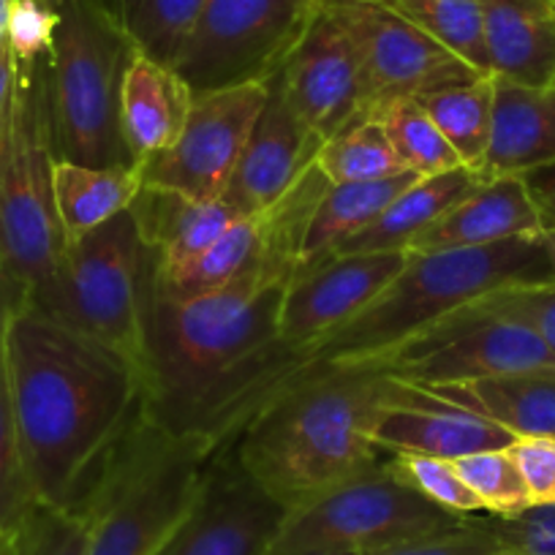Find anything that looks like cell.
I'll use <instances>...</instances> for the list:
<instances>
[{"instance_id":"1","label":"cell","mask_w":555,"mask_h":555,"mask_svg":"<svg viewBox=\"0 0 555 555\" xmlns=\"http://www.w3.org/2000/svg\"><path fill=\"white\" fill-rule=\"evenodd\" d=\"M3 367L36 501L74 509L145 416V382L117 351L30 302L9 319Z\"/></svg>"},{"instance_id":"2","label":"cell","mask_w":555,"mask_h":555,"mask_svg":"<svg viewBox=\"0 0 555 555\" xmlns=\"http://www.w3.org/2000/svg\"><path fill=\"white\" fill-rule=\"evenodd\" d=\"M555 281L547 248L539 237H517L482 248H447L409 254L392 284L357 317L322 338L284 351L275 344L254 365L216 428L221 450L229 436L284 384L324 367H365L420 330L450 317L461 306L515 284Z\"/></svg>"},{"instance_id":"3","label":"cell","mask_w":555,"mask_h":555,"mask_svg":"<svg viewBox=\"0 0 555 555\" xmlns=\"http://www.w3.org/2000/svg\"><path fill=\"white\" fill-rule=\"evenodd\" d=\"M286 286L237 281L199 297H169L153 281L145 317V411L153 423L207 441L250 367L278 340Z\"/></svg>"},{"instance_id":"4","label":"cell","mask_w":555,"mask_h":555,"mask_svg":"<svg viewBox=\"0 0 555 555\" xmlns=\"http://www.w3.org/2000/svg\"><path fill=\"white\" fill-rule=\"evenodd\" d=\"M392 387L376 367L306 373L264 400L221 450L289 512L387 463L371 441V420Z\"/></svg>"},{"instance_id":"5","label":"cell","mask_w":555,"mask_h":555,"mask_svg":"<svg viewBox=\"0 0 555 555\" xmlns=\"http://www.w3.org/2000/svg\"><path fill=\"white\" fill-rule=\"evenodd\" d=\"M212 444L147 416L120 441L74 509L90 517L88 555H158L194 504Z\"/></svg>"},{"instance_id":"6","label":"cell","mask_w":555,"mask_h":555,"mask_svg":"<svg viewBox=\"0 0 555 555\" xmlns=\"http://www.w3.org/2000/svg\"><path fill=\"white\" fill-rule=\"evenodd\" d=\"M137 44L104 0L61 9L47 55V112L55 158L85 167H137L122 142L120 88Z\"/></svg>"},{"instance_id":"7","label":"cell","mask_w":555,"mask_h":555,"mask_svg":"<svg viewBox=\"0 0 555 555\" xmlns=\"http://www.w3.org/2000/svg\"><path fill=\"white\" fill-rule=\"evenodd\" d=\"M47 57L17 66L12 109L0 128V267L41 300L61 267L66 237L52 189L50 112H47Z\"/></svg>"},{"instance_id":"8","label":"cell","mask_w":555,"mask_h":555,"mask_svg":"<svg viewBox=\"0 0 555 555\" xmlns=\"http://www.w3.org/2000/svg\"><path fill=\"white\" fill-rule=\"evenodd\" d=\"M153 270L156 259L131 210H126L66 243L55 281L30 306L117 351L145 382V317Z\"/></svg>"},{"instance_id":"9","label":"cell","mask_w":555,"mask_h":555,"mask_svg":"<svg viewBox=\"0 0 555 555\" xmlns=\"http://www.w3.org/2000/svg\"><path fill=\"white\" fill-rule=\"evenodd\" d=\"M463 520L416 493L384 463L286 512L267 555L371 553Z\"/></svg>"},{"instance_id":"10","label":"cell","mask_w":555,"mask_h":555,"mask_svg":"<svg viewBox=\"0 0 555 555\" xmlns=\"http://www.w3.org/2000/svg\"><path fill=\"white\" fill-rule=\"evenodd\" d=\"M327 0H205L175 61L194 93L270 82Z\"/></svg>"},{"instance_id":"11","label":"cell","mask_w":555,"mask_h":555,"mask_svg":"<svg viewBox=\"0 0 555 555\" xmlns=\"http://www.w3.org/2000/svg\"><path fill=\"white\" fill-rule=\"evenodd\" d=\"M327 189L330 180L317 164L275 205L237 218L205 254L178 272L158 275L153 270L156 289L169 297H199L237 281L292 284L313 210Z\"/></svg>"},{"instance_id":"12","label":"cell","mask_w":555,"mask_h":555,"mask_svg":"<svg viewBox=\"0 0 555 555\" xmlns=\"http://www.w3.org/2000/svg\"><path fill=\"white\" fill-rule=\"evenodd\" d=\"M544 365H555V357L526 324L474 300L365 367L414 387H447Z\"/></svg>"},{"instance_id":"13","label":"cell","mask_w":555,"mask_h":555,"mask_svg":"<svg viewBox=\"0 0 555 555\" xmlns=\"http://www.w3.org/2000/svg\"><path fill=\"white\" fill-rule=\"evenodd\" d=\"M324 9L349 36L360 61L362 117L392 101L425 99L479 77H493L468 66L382 0H327Z\"/></svg>"},{"instance_id":"14","label":"cell","mask_w":555,"mask_h":555,"mask_svg":"<svg viewBox=\"0 0 555 555\" xmlns=\"http://www.w3.org/2000/svg\"><path fill=\"white\" fill-rule=\"evenodd\" d=\"M270 85L245 82L194 93L183 133L169 151L142 167L145 183L191 199H223L250 131L267 104Z\"/></svg>"},{"instance_id":"15","label":"cell","mask_w":555,"mask_h":555,"mask_svg":"<svg viewBox=\"0 0 555 555\" xmlns=\"http://www.w3.org/2000/svg\"><path fill=\"white\" fill-rule=\"evenodd\" d=\"M286 506L216 450L194 504L158 555H267Z\"/></svg>"},{"instance_id":"16","label":"cell","mask_w":555,"mask_h":555,"mask_svg":"<svg viewBox=\"0 0 555 555\" xmlns=\"http://www.w3.org/2000/svg\"><path fill=\"white\" fill-rule=\"evenodd\" d=\"M405 261L409 250L340 254L295 275L278 319V346L300 349L349 322L392 284Z\"/></svg>"},{"instance_id":"17","label":"cell","mask_w":555,"mask_h":555,"mask_svg":"<svg viewBox=\"0 0 555 555\" xmlns=\"http://www.w3.org/2000/svg\"><path fill=\"white\" fill-rule=\"evenodd\" d=\"M327 7V3H324ZM297 115L327 142L362 117L360 61L349 36L322 9L275 74Z\"/></svg>"},{"instance_id":"18","label":"cell","mask_w":555,"mask_h":555,"mask_svg":"<svg viewBox=\"0 0 555 555\" xmlns=\"http://www.w3.org/2000/svg\"><path fill=\"white\" fill-rule=\"evenodd\" d=\"M371 441L387 455L411 452L457 461L474 452L512 447L515 436L474 411L395 378L392 392L371 420Z\"/></svg>"},{"instance_id":"19","label":"cell","mask_w":555,"mask_h":555,"mask_svg":"<svg viewBox=\"0 0 555 555\" xmlns=\"http://www.w3.org/2000/svg\"><path fill=\"white\" fill-rule=\"evenodd\" d=\"M267 85V104L223 194L240 216L275 205L308 169L317 167L324 147V139L297 115L278 79L272 77Z\"/></svg>"},{"instance_id":"20","label":"cell","mask_w":555,"mask_h":555,"mask_svg":"<svg viewBox=\"0 0 555 555\" xmlns=\"http://www.w3.org/2000/svg\"><path fill=\"white\" fill-rule=\"evenodd\" d=\"M544 234V218L526 178L485 180L477 191L457 202L447 216L430 229H425L411 243L409 254L447 248H482V245L506 243L517 237H539Z\"/></svg>"},{"instance_id":"21","label":"cell","mask_w":555,"mask_h":555,"mask_svg":"<svg viewBox=\"0 0 555 555\" xmlns=\"http://www.w3.org/2000/svg\"><path fill=\"white\" fill-rule=\"evenodd\" d=\"M194 104V90L169 63L133 50L122 74L120 128L122 142L137 167L162 156L183 133Z\"/></svg>"},{"instance_id":"22","label":"cell","mask_w":555,"mask_h":555,"mask_svg":"<svg viewBox=\"0 0 555 555\" xmlns=\"http://www.w3.org/2000/svg\"><path fill=\"white\" fill-rule=\"evenodd\" d=\"M139 234L156 259L158 275H169L205 254L240 216L227 199H191L178 191L145 183L131 205Z\"/></svg>"},{"instance_id":"23","label":"cell","mask_w":555,"mask_h":555,"mask_svg":"<svg viewBox=\"0 0 555 555\" xmlns=\"http://www.w3.org/2000/svg\"><path fill=\"white\" fill-rule=\"evenodd\" d=\"M495 79V77H493ZM555 164V82L517 85L495 79L493 131L482 178L539 172Z\"/></svg>"},{"instance_id":"24","label":"cell","mask_w":555,"mask_h":555,"mask_svg":"<svg viewBox=\"0 0 555 555\" xmlns=\"http://www.w3.org/2000/svg\"><path fill=\"white\" fill-rule=\"evenodd\" d=\"M488 66L517 85L555 82V0H479Z\"/></svg>"},{"instance_id":"25","label":"cell","mask_w":555,"mask_h":555,"mask_svg":"<svg viewBox=\"0 0 555 555\" xmlns=\"http://www.w3.org/2000/svg\"><path fill=\"white\" fill-rule=\"evenodd\" d=\"M420 389L485 416L515 439L555 436V365Z\"/></svg>"},{"instance_id":"26","label":"cell","mask_w":555,"mask_h":555,"mask_svg":"<svg viewBox=\"0 0 555 555\" xmlns=\"http://www.w3.org/2000/svg\"><path fill=\"white\" fill-rule=\"evenodd\" d=\"M485 183L482 175L461 167L452 172L420 178L411 183L371 227L357 232L340 245V254H371V250H409L425 229L434 227L441 216Z\"/></svg>"},{"instance_id":"27","label":"cell","mask_w":555,"mask_h":555,"mask_svg":"<svg viewBox=\"0 0 555 555\" xmlns=\"http://www.w3.org/2000/svg\"><path fill=\"white\" fill-rule=\"evenodd\" d=\"M142 185V167H85L55 158L52 189L66 243H74L101 223L131 210Z\"/></svg>"},{"instance_id":"28","label":"cell","mask_w":555,"mask_h":555,"mask_svg":"<svg viewBox=\"0 0 555 555\" xmlns=\"http://www.w3.org/2000/svg\"><path fill=\"white\" fill-rule=\"evenodd\" d=\"M416 180H420V175L403 172L387 180H373V183L330 185L327 194L322 196V202L313 210L311 227H308L306 243H302V259L297 275L333 259L346 240L371 227Z\"/></svg>"},{"instance_id":"29","label":"cell","mask_w":555,"mask_h":555,"mask_svg":"<svg viewBox=\"0 0 555 555\" xmlns=\"http://www.w3.org/2000/svg\"><path fill=\"white\" fill-rule=\"evenodd\" d=\"M493 99L495 79L479 77L468 85L439 90L420 104L430 115V120L439 126L447 145L457 153L461 164L472 172L482 175L485 158L490 147V131H493Z\"/></svg>"},{"instance_id":"30","label":"cell","mask_w":555,"mask_h":555,"mask_svg":"<svg viewBox=\"0 0 555 555\" xmlns=\"http://www.w3.org/2000/svg\"><path fill=\"white\" fill-rule=\"evenodd\" d=\"M317 164L330 185L373 183V180L411 172L403 167L389 137L373 117H357L335 137H330Z\"/></svg>"},{"instance_id":"31","label":"cell","mask_w":555,"mask_h":555,"mask_svg":"<svg viewBox=\"0 0 555 555\" xmlns=\"http://www.w3.org/2000/svg\"><path fill=\"white\" fill-rule=\"evenodd\" d=\"M367 117H373L384 128L403 167L420 178H434V175L463 167L420 99L392 101Z\"/></svg>"},{"instance_id":"32","label":"cell","mask_w":555,"mask_h":555,"mask_svg":"<svg viewBox=\"0 0 555 555\" xmlns=\"http://www.w3.org/2000/svg\"><path fill=\"white\" fill-rule=\"evenodd\" d=\"M477 72L490 74L479 0H382Z\"/></svg>"},{"instance_id":"33","label":"cell","mask_w":555,"mask_h":555,"mask_svg":"<svg viewBox=\"0 0 555 555\" xmlns=\"http://www.w3.org/2000/svg\"><path fill=\"white\" fill-rule=\"evenodd\" d=\"M205 0H112V12L145 55L175 66Z\"/></svg>"},{"instance_id":"34","label":"cell","mask_w":555,"mask_h":555,"mask_svg":"<svg viewBox=\"0 0 555 555\" xmlns=\"http://www.w3.org/2000/svg\"><path fill=\"white\" fill-rule=\"evenodd\" d=\"M452 463L461 472L463 482L482 501L485 515L512 517L531 506V495H528V488L522 482V474L509 447L474 452V455L457 457Z\"/></svg>"},{"instance_id":"35","label":"cell","mask_w":555,"mask_h":555,"mask_svg":"<svg viewBox=\"0 0 555 555\" xmlns=\"http://www.w3.org/2000/svg\"><path fill=\"white\" fill-rule=\"evenodd\" d=\"M34 504L36 495L30 488L28 468H25L23 441H20L7 367H3V354H0V531H17Z\"/></svg>"},{"instance_id":"36","label":"cell","mask_w":555,"mask_h":555,"mask_svg":"<svg viewBox=\"0 0 555 555\" xmlns=\"http://www.w3.org/2000/svg\"><path fill=\"white\" fill-rule=\"evenodd\" d=\"M387 466L395 477L403 479L405 485H411L416 493H423L425 499L434 501L441 509L461 517L485 515L482 501L463 482L461 472L452 461L400 452V455H387Z\"/></svg>"},{"instance_id":"37","label":"cell","mask_w":555,"mask_h":555,"mask_svg":"<svg viewBox=\"0 0 555 555\" xmlns=\"http://www.w3.org/2000/svg\"><path fill=\"white\" fill-rule=\"evenodd\" d=\"M90 517L36 501L12 537V555H88Z\"/></svg>"},{"instance_id":"38","label":"cell","mask_w":555,"mask_h":555,"mask_svg":"<svg viewBox=\"0 0 555 555\" xmlns=\"http://www.w3.org/2000/svg\"><path fill=\"white\" fill-rule=\"evenodd\" d=\"M479 306L526 324L555 357V281L515 284L479 297Z\"/></svg>"},{"instance_id":"39","label":"cell","mask_w":555,"mask_h":555,"mask_svg":"<svg viewBox=\"0 0 555 555\" xmlns=\"http://www.w3.org/2000/svg\"><path fill=\"white\" fill-rule=\"evenodd\" d=\"M504 544L495 537L485 517H466L455 528L425 533V537L405 539L389 547L371 550L362 555H504Z\"/></svg>"},{"instance_id":"40","label":"cell","mask_w":555,"mask_h":555,"mask_svg":"<svg viewBox=\"0 0 555 555\" xmlns=\"http://www.w3.org/2000/svg\"><path fill=\"white\" fill-rule=\"evenodd\" d=\"M57 20H61V14L52 12L44 0H14L12 14H9L7 41L12 47L17 66H36L50 55Z\"/></svg>"},{"instance_id":"41","label":"cell","mask_w":555,"mask_h":555,"mask_svg":"<svg viewBox=\"0 0 555 555\" xmlns=\"http://www.w3.org/2000/svg\"><path fill=\"white\" fill-rule=\"evenodd\" d=\"M509 555H555V504H531L520 515L485 517Z\"/></svg>"},{"instance_id":"42","label":"cell","mask_w":555,"mask_h":555,"mask_svg":"<svg viewBox=\"0 0 555 555\" xmlns=\"http://www.w3.org/2000/svg\"><path fill=\"white\" fill-rule=\"evenodd\" d=\"M531 504H555V436L515 439L509 447Z\"/></svg>"},{"instance_id":"43","label":"cell","mask_w":555,"mask_h":555,"mask_svg":"<svg viewBox=\"0 0 555 555\" xmlns=\"http://www.w3.org/2000/svg\"><path fill=\"white\" fill-rule=\"evenodd\" d=\"M28 302V292L20 281H14L3 267H0V354H3V335H7V324L17 308Z\"/></svg>"},{"instance_id":"44","label":"cell","mask_w":555,"mask_h":555,"mask_svg":"<svg viewBox=\"0 0 555 555\" xmlns=\"http://www.w3.org/2000/svg\"><path fill=\"white\" fill-rule=\"evenodd\" d=\"M17 61H14L12 47L0 44V128L7 122L9 109H12L14 88H17Z\"/></svg>"},{"instance_id":"45","label":"cell","mask_w":555,"mask_h":555,"mask_svg":"<svg viewBox=\"0 0 555 555\" xmlns=\"http://www.w3.org/2000/svg\"><path fill=\"white\" fill-rule=\"evenodd\" d=\"M526 183H528V189L533 191V196L555 194V164L553 167L539 169V172L526 175Z\"/></svg>"},{"instance_id":"46","label":"cell","mask_w":555,"mask_h":555,"mask_svg":"<svg viewBox=\"0 0 555 555\" xmlns=\"http://www.w3.org/2000/svg\"><path fill=\"white\" fill-rule=\"evenodd\" d=\"M14 0H0V44H7V30H9V14H12Z\"/></svg>"},{"instance_id":"47","label":"cell","mask_w":555,"mask_h":555,"mask_svg":"<svg viewBox=\"0 0 555 555\" xmlns=\"http://www.w3.org/2000/svg\"><path fill=\"white\" fill-rule=\"evenodd\" d=\"M542 240H544V248H547L550 264H553V278H555V229H547V232L542 234Z\"/></svg>"},{"instance_id":"48","label":"cell","mask_w":555,"mask_h":555,"mask_svg":"<svg viewBox=\"0 0 555 555\" xmlns=\"http://www.w3.org/2000/svg\"><path fill=\"white\" fill-rule=\"evenodd\" d=\"M12 537L14 533H0V555H12Z\"/></svg>"},{"instance_id":"49","label":"cell","mask_w":555,"mask_h":555,"mask_svg":"<svg viewBox=\"0 0 555 555\" xmlns=\"http://www.w3.org/2000/svg\"><path fill=\"white\" fill-rule=\"evenodd\" d=\"M44 3H47V7L52 9V12L61 14V9H63V7H68V3H72V0H44Z\"/></svg>"},{"instance_id":"50","label":"cell","mask_w":555,"mask_h":555,"mask_svg":"<svg viewBox=\"0 0 555 555\" xmlns=\"http://www.w3.org/2000/svg\"><path fill=\"white\" fill-rule=\"evenodd\" d=\"M292 555H362V553H292Z\"/></svg>"},{"instance_id":"51","label":"cell","mask_w":555,"mask_h":555,"mask_svg":"<svg viewBox=\"0 0 555 555\" xmlns=\"http://www.w3.org/2000/svg\"><path fill=\"white\" fill-rule=\"evenodd\" d=\"M104 3H106V7H109V9H112V0H104Z\"/></svg>"},{"instance_id":"52","label":"cell","mask_w":555,"mask_h":555,"mask_svg":"<svg viewBox=\"0 0 555 555\" xmlns=\"http://www.w3.org/2000/svg\"><path fill=\"white\" fill-rule=\"evenodd\" d=\"M504 555H509V553H504Z\"/></svg>"},{"instance_id":"53","label":"cell","mask_w":555,"mask_h":555,"mask_svg":"<svg viewBox=\"0 0 555 555\" xmlns=\"http://www.w3.org/2000/svg\"><path fill=\"white\" fill-rule=\"evenodd\" d=\"M0 533H3V531H0Z\"/></svg>"}]
</instances>
